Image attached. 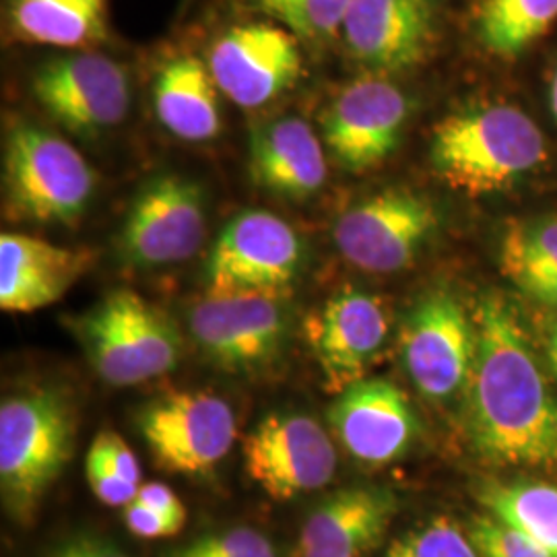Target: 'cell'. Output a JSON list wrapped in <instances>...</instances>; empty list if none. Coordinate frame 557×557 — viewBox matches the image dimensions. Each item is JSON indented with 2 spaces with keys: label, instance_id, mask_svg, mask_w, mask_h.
I'll return each instance as SVG.
<instances>
[{
  "label": "cell",
  "instance_id": "obj_1",
  "mask_svg": "<svg viewBox=\"0 0 557 557\" xmlns=\"http://www.w3.org/2000/svg\"><path fill=\"white\" fill-rule=\"evenodd\" d=\"M467 430L481 457L499 467L557 469V397L517 312L483 296L475 312V358Z\"/></svg>",
  "mask_w": 557,
  "mask_h": 557
},
{
  "label": "cell",
  "instance_id": "obj_2",
  "mask_svg": "<svg viewBox=\"0 0 557 557\" xmlns=\"http://www.w3.org/2000/svg\"><path fill=\"white\" fill-rule=\"evenodd\" d=\"M537 124L508 103L462 110L438 122L430 158L440 178L479 197L506 190L545 160Z\"/></svg>",
  "mask_w": 557,
  "mask_h": 557
},
{
  "label": "cell",
  "instance_id": "obj_3",
  "mask_svg": "<svg viewBox=\"0 0 557 557\" xmlns=\"http://www.w3.org/2000/svg\"><path fill=\"white\" fill-rule=\"evenodd\" d=\"M77 411L50 386L23 391L0 405V487L11 517L29 524L71 460Z\"/></svg>",
  "mask_w": 557,
  "mask_h": 557
},
{
  "label": "cell",
  "instance_id": "obj_4",
  "mask_svg": "<svg viewBox=\"0 0 557 557\" xmlns=\"http://www.w3.org/2000/svg\"><path fill=\"white\" fill-rule=\"evenodd\" d=\"M89 363L103 382L133 386L165 376L182 358V337L172 319L151 301L116 289L73 320Z\"/></svg>",
  "mask_w": 557,
  "mask_h": 557
},
{
  "label": "cell",
  "instance_id": "obj_5",
  "mask_svg": "<svg viewBox=\"0 0 557 557\" xmlns=\"http://www.w3.org/2000/svg\"><path fill=\"white\" fill-rule=\"evenodd\" d=\"M96 193V172L59 135L21 122L4 145V197L13 218L73 225Z\"/></svg>",
  "mask_w": 557,
  "mask_h": 557
},
{
  "label": "cell",
  "instance_id": "obj_6",
  "mask_svg": "<svg viewBox=\"0 0 557 557\" xmlns=\"http://www.w3.org/2000/svg\"><path fill=\"white\" fill-rule=\"evenodd\" d=\"M301 262L304 244L287 221L269 211H244L225 225L209 255L207 294L283 296Z\"/></svg>",
  "mask_w": 557,
  "mask_h": 557
},
{
  "label": "cell",
  "instance_id": "obj_7",
  "mask_svg": "<svg viewBox=\"0 0 557 557\" xmlns=\"http://www.w3.org/2000/svg\"><path fill=\"white\" fill-rule=\"evenodd\" d=\"M188 324L211 363L234 374H252L281 356L289 314L283 296L207 294L195 304Z\"/></svg>",
  "mask_w": 557,
  "mask_h": 557
},
{
  "label": "cell",
  "instance_id": "obj_8",
  "mask_svg": "<svg viewBox=\"0 0 557 557\" xmlns=\"http://www.w3.org/2000/svg\"><path fill=\"white\" fill-rule=\"evenodd\" d=\"M137 425L156 465L188 478L213 471L236 442L232 407L199 391L153 398L140 409Z\"/></svg>",
  "mask_w": 557,
  "mask_h": 557
},
{
  "label": "cell",
  "instance_id": "obj_9",
  "mask_svg": "<svg viewBox=\"0 0 557 557\" xmlns=\"http://www.w3.org/2000/svg\"><path fill=\"white\" fill-rule=\"evenodd\" d=\"M207 234L205 193L195 180L161 174L133 200L120 230V257L137 267L193 259Z\"/></svg>",
  "mask_w": 557,
  "mask_h": 557
},
{
  "label": "cell",
  "instance_id": "obj_10",
  "mask_svg": "<svg viewBox=\"0 0 557 557\" xmlns=\"http://www.w3.org/2000/svg\"><path fill=\"white\" fill-rule=\"evenodd\" d=\"M438 223V213L425 197L384 190L345 211L335 221L333 239L349 264L386 275L409 267Z\"/></svg>",
  "mask_w": 557,
  "mask_h": 557
},
{
  "label": "cell",
  "instance_id": "obj_11",
  "mask_svg": "<svg viewBox=\"0 0 557 557\" xmlns=\"http://www.w3.org/2000/svg\"><path fill=\"white\" fill-rule=\"evenodd\" d=\"M244 469L273 499L299 498L326 487L337 450L319 421L301 413H271L244 440Z\"/></svg>",
  "mask_w": 557,
  "mask_h": 557
},
{
  "label": "cell",
  "instance_id": "obj_12",
  "mask_svg": "<svg viewBox=\"0 0 557 557\" xmlns=\"http://www.w3.org/2000/svg\"><path fill=\"white\" fill-rule=\"evenodd\" d=\"M32 91L60 126L79 137H100L119 126L131 108L126 69L87 50L41 64Z\"/></svg>",
  "mask_w": 557,
  "mask_h": 557
},
{
  "label": "cell",
  "instance_id": "obj_13",
  "mask_svg": "<svg viewBox=\"0 0 557 557\" xmlns=\"http://www.w3.org/2000/svg\"><path fill=\"white\" fill-rule=\"evenodd\" d=\"M405 370L423 397L448 400L471 376L475 322L448 292H430L407 314L400 331Z\"/></svg>",
  "mask_w": 557,
  "mask_h": 557
},
{
  "label": "cell",
  "instance_id": "obj_14",
  "mask_svg": "<svg viewBox=\"0 0 557 557\" xmlns=\"http://www.w3.org/2000/svg\"><path fill=\"white\" fill-rule=\"evenodd\" d=\"M209 71L227 100L257 110L301 77L298 36L273 23H244L213 44Z\"/></svg>",
  "mask_w": 557,
  "mask_h": 557
},
{
  "label": "cell",
  "instance_id": "obj_15",
  "mask_svg": "<svg viewBox=\"0 0 557 557\" xmlns=\"http://www.w3.org/2000/svg\"><path fill=\"white\" fill-rule=\"evenodd\" d=\"M411 103L395 83L366 77L338 94L322 119L324 145L349 172H366L397 149Z\"/></svg>",
  "mask_w": 557,
  "mask_h": 557
},
{
  "label": "cell",
  "instance_id": "obj_16",
  "mask_svg": "<svg viewBox=\"0 0 557 557\" xmlns=\"http://www.w3.org/2000/svg\"><path fill=\"white\" fill-rule=\"evenodd\" d=\"M329 425L345 453L368 467L400 460L419 430L407 395L382 379H361L341 391L329 409Z\"/></svg>",
  "mask_w": 557,
  "mask_h": 557
},
{
  "label": "cell",
  "instance_id": "obj_17",
  "mask_svg": "<svg viewBox=\"0 0 557 557\" xmlns=\"http://www.w3.org/2000/svg\"><path fill=\"white\" fill-rule=\"evenodd\" d=\"M391 333L382 299L347 287L329 299L308 322V338L322 370L324 386L338 395L363 379Z\"/></svg>",
  "mask_w": 557,
  "mask_h": 557
},
{
  "label": "cell",
  "instance_id": "obj_18",
  "mask_svg": "<svg viewBox=\"0 0 557 557\" xmlns=\"http://www.w3.org/2000/svg\"><path fill=\"white\" fill-rule=\"evenodd\" d=\"M343 40L349 54L374 73L407 71L425 59L436 40L432 0H351Z\"/></svg>",
  "mask_w": 557,
  "mask_h": 557
},
{
  "label": "cell",
  "instance_id": "obj_19",
  "mask_svg": "<svg viewBox=\"0 0 557 557\" xmlns=\"http://www.w3.org/2000/svg\"><path fill=\"white\" fill-rule=\"evenodd\" d=\"M398 512L388 487H345L322 499L299 529L296 557H366L376 549Z\"/></svg>",
  "mask_w": 557,
  "mask_h": 557
},
{
  "label": "cell",
  "instance_id": "obj_20",
  "mask_svg": "<svg viewBox=\"0 0 557 557\" xmlns=\"http://www.w3.org/2000/svg\"><path fill=\"white\" fill-rule=\"evenodd\" d=\"M91 260L89 250L64 248L25 234H2L0 308L25 314L59 301Z\"/></svg>",
  "mask_w": 557,
  "mask_h": 557
},
{
  "label": "cell",
  "instance_id": "obj_21",
  "mask_svg": "<svg viewBox=\"0 0 557 557\" xmlns=\"http://www.w3.org/2000/svg\"><path fill=\"white\" fill-rule=\"evenodd\" d=\"M250 174L275 197L310 199L326 182L322 143L306 120H269L252 133Z\"/></svg>",
  "mask_w": 557,
  "mask_h": 557
},
{
  "label": "cell",
  "instance_id": "obj_22",
  "mask_svg": "<svg viewBox=\"0 0 557 557\" xmlns=\"http://www.w3.org/2000/svg\"><path fill=\"white\" fill-rule=\"evenodd\" d=\"M220 89L197 57L170 60L153 85V110L161 126L186 143L215 139L221 131Z\"/></svg>",
  "mask_w": 557,
  "mask_h": 557
},
{
  "label": "cell",
  "instance_id": "obj_23",
  "mask_svg": "<svg viewBox=\"0 0 557 557\" xmlns=\"http://www.w3.org/2000/svg\"><path fill=\"white\" fill-rule=\"evenodd\" d=\"M15 38L79 50L108 38V0H9Z\"/></svg>",
  "mask_w": 557,
  "mask_h": 557
},
{
  "label": "cell",
  "instance_id": "obj_24",
  "mask_svg": "<svg viewBox=\"0 0 557 557\" xmlns=\"http://www.w3.org/2000/svg\"><path fill=\"white\" fill-rule=\"evenodd\" d=\"M499 264L527 296L557 306V220L512 223L502 239Z\"/></svg>",
  "mask_w": 557,
  "mask_h": 557
},
{
  "label": "cell",
  "instance_id": "obj_25",
  "mask_svg": "<svg viewBox=\"0 0 557 557\" xmlns=\"http://www.w3.org/2000/svg\"><path fill=\"white\" fill-rule=\"evenodd\" d=\"M478 498L490 515L557 557V485L545 481H487L479 487Z\"/></svg>",
  "mask_w": 557,
  "mask_h": 557
},
{
  "label": "cell",
  "instance_id": "obj_26",
  "mask_svg": "<svg viewBox=\"0 0 557 557\" xmlns=\"http://www.w3.org/2000/svg\"><path fill=\"white\" fill-rule=\"evenodd\" d=\"M557 21V0H481L479 40L504 59L543 38Z\"/></svg>",
  "mask_w": 557,
  "mask_h": 557
},
{
  "label": "cell",
  "instance_id": "obj_27",
  "mask_svg": "<svg viewBox=\"0 0 557 557\" xmlns=\"http://www.w3.org/2000/svg\"><path fill=\"white\" fill-rule=\"evenodd\" d=\"M351 0H252L264 15L277 20L301 40L335 38Z\"/></svg>",
  "mask_w": 557,
  "mask_h": 557
},
{
  "label": "cell",
  "instance_id": "obj_28",
  "mask_svg": "<svg viewBox=\"0 0 557 557\" xmlns=\"http://www.w3.org/2000/svg\"><path fill=\"white\" fill-rule=\"evenodd\" d=\"M380 557H481V554L458 522L438 517L395 539Z\"/></svg>",
  "mask_w": 557,
  "mask_h": 557
},
{
  "label": "cell",
  "instance_id": "obj_29",
  "mask_svg": "<svg viewBox=\"0 0 557 557\" xmlns=\"http://www.w3.org/2000/svg\"><path fill=\"white\" fill-rule=\"evenodd\" d=\"M467 533L481 557H554L533 539L490 512L471 518Z\"/></svg>",
  "mask_w": 557,
  "mask_h": 557
},
{
  "label": "cell",
  "instance_id": "obj_30",
  "mask_svg": "<svg viewBox=\"0 0 557 557\" xmlns=\"http://www.w3.org/2000/svg\"><path fill=\"white\" fill-rule=\"evenodd\" d=\"M168 557H277V552L262 533L242 527L202 535Z\"/></svg>",
  "mask_w": 557,
  "mask_h": 557
},
{
  "label": "cell",
  "instance_id": "obj_31",
  "mask_svg": "<svg viewBox=\"0 0 557 557\" xmlns=\"http://www.w3.org/2000/svg\"><path fill=\"white\" fill-rule=\"evenodd\" d=\"M89 462H96L103 469L116 473L122 479L140 485V465L131 446L120 438L116 432H100L87 455Z\"/></svg>",
  "mask_w": 557,
  "mask_h": 557
},
{
  "label": "cell",
  "instance_id": "obj_32",
  "mask_svg": "<svg viewBox=\"0 0 557 557\" xmlns=\"http://www.w3.org/2000/svg\"><path fill=\"white\" fill-rule=\"evenodd\" d=\"M85 475H87V483H89L91 492L96 494V498L103 502L106 506L126 508L137 498L139 485L120 478L116 473L103 469L96 462H89V460L85 462Z\"/></svg>",
  "mask_w": 557,
  "mask_h": 557
},
{
  "label": "cell",
  "instance_id": "obj_33",
  "mask_svg": "<svg viewBox=\"0 0 557 557\" xmlns=\"http://www.w3.org/2000/svg\"><path fill=\"white\" fill-rule=\"evenodd\" d=\"M124 522L128 531L140 539L174 537L186 524L176 518L165 517L149 506H143L139 502H133L124 508Z\"/></svg>",
  "mask_w": 557,
  "mask_h": 557
},
{
  "label": "cell",
  "instance_id": "obj_34",
  "mask_svg": "<svg viewBox=\"0 0 557 557\" xmlns=\"http://www.w3.org/2000/svg\"><path fill=\"white\" fill-rule=\"evenodd\" d=\"M48 557H131L112 539L79 533L62 541Z\"/></svg>",
  "mask_w": 557,
  "mask_h": 557
},
{
  "label": "cell",
  "instance_id": "obj_35",
  "mask_svg": "<svg viewBox=\"0 0 557 557\" xmlns=\"http://www.w3.org/2000/svg\"><path fill=\"white\" fill-rule=\"evenodd\" d=\"M135 502H139L143 506H149V508L158 510V512L165 515V517L176 518V520L186 522V508H184V504L174 494V490L168 487L165 483H160V481L143 483V485H139V492H137Z\"/></svg>",
  "mask_w": 557,
  "mask_h": 557
},
{
  "label": "cell",
  "instance_id": "obj_36",
  "mask_svg": "<svg viewBox=\"0 0 557 557\" xmlns=\"http://www.w3.org/2000/svg\"><path fill=\"white\" fill-rule=\"evenodd\" d=\"M545 356L549 359V366L557 376V324L549 329L547 338H545Z\"/></svg>",
  "mask_w": 557,
  "mask_h": 557
},
{
  "label": "cell",
  "instance_id": "obj_37",
  "mask_svg": "<svg viewBox=\"0 0 557 557\" xmlns=\"http://www.w3.org/2000/svg\"><path fill=\"white\" fill-rule=\"evenodd\" d=\"M552 112H554V119L557 120V71L554 83H552Z\"/></svg>",
  "mask_w": 557,
  "mask_h": 557
}]
</instances>
